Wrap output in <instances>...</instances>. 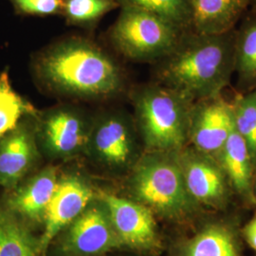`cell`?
<instances>
[{"mask_svg":"<svg viewBox=\"0 0 256 256\" xmlns=\"http://www.w3.org/2000/svg\"><path fill=\"white\" fill-rule=\"evenodd\" d=\"M236 30L222 34L186 32L162 60L160 84L192 101L221 94L234 74Z\"/></svg>","mask_w":256,"mask_h":256,"instance_id":"obj_1","label":"cell"},{"mask_svg":"<svg viewBox=\"0 0 256 256\" xmlns=\"http://www.w3.org/2000/svg\"><path fill=\"white\" fill-rule=\"evenodd\" d=\"M37 76L52 90L78 98H104L119 92V66L88 40L70 38L50 46L38 58Z\"/></svg>","mask_w":256,"mask_h":256,"instance_id":"obj_2","label":"cell"},{"mask_svg":"<svg viewBox=\"0 0 256 256\" xmlns=\"http://www.w3.org/2000/svg\"><path fill=\"white\" fill-rule=\"evenodd\" d=\"M192 104L180 92L162 84L136 92L135 124L147 151L176 152L188 146Z\"/></svg>","mask_w":256,"mask_h":256,"instance_id":"obj_3","label":"cell"},{"mask_svg":"<svg viewBox=\"0 0 256 256\" xmlns=\"http://www.w3.org/2000/svg\"><path fill=\"white\" fill-rule=\"evenodd\" d=\"M176 152L147 151L133 165L128 182L134 200L170 220L191 214L198 203L187 191Z\"/></svg>","mask_w":256,"mask_h":256,"instance_id":"obj_4","label":"cell"},{"mask_svg":"<svg viewBox=\"0 0 256 256\" xmlns=\"http://www.w3.org/2000/svg\"><path fill=\"white\" fill-rule=\"evenodd\" d=\"M185 34L153 12L124 6L111 30V39L128 58L155 61L162 60L174 52Z\"/></svg>","mask_w":256,"mask_h":256,"instance_id":"obj_5","label":"cell"},{"mask_svg":"<svg viewBox=\"0 0 256 256\" xmlns=\"http://www.w3.org/2000/svg\"><path fill=\"white\" fill-rule=\"evenodd\" d=\"M59 234L63 256H100L122 248L104 202L96 196Z\"/></svg>","mask_w":256,"mask_h":256,"instance_id":"obj_6","label":"cell"},{"mask_svg":"<svg viewBox=\"0 0 256 256\" xmlns=\"http://www.w3.org/2000/svg\"><path fill=\"white\" fill-rule=\"evenodd\" d=\"M97 196L108 209L122 248L138 252L162 248L154 212L146 205L106 191H99Z\"/></svg>","mask_w":256,"mask_h":256,"instance_id":"obj_7","label":"cell"},{"mask_svg":"<svg viewBox=\"0 0 256 256\" xmlns=\"http://www.w3.org/2000/svg\"><path fill=\"white\" fill-rule=\"evenodd\" d=\"M37 142L54 158H66L86 150L92 124L79 110L60 106L37 118Z\"/></svg>","mask_w":256,"mask_h":256,"instance_id":"obj_8","label":"cell"},{"mask_svg":"<svg viewBox=\"0 0 256 256\" xmlns=\"http://www.w3.org/2000/svg\"><path fill=\"white\" fill-rule=\"evenodd\" d=\"M234 128L232 102L222 93L194 102L188 130L191 147L214 158Z\"/></svg>","mask_w":256,"mask_h":256,"instance_id":"obj_9","label":"cell"},{"mask_svg":"<svg viewBox=\"0 0 256 256\" xmlns=\"http://www.w3.org/2000/svg\"><path fill=\"white\" fill-rule=\"evenodd\" d=\"M176 158L194 200L212 208L224 207L230 185L218 160L188 146L176 152Z\"/></svg>","mask_w":256,"mask_h":256,"instance_id":"obj_10","label":"cell"},{"mask_svg":"<svg viewBox=\"0 0 256 256\" xmlns=\"http://www.w3.org/2000/svg\"><path fill=\"white\" fill-rule=\"evenodd\" d=\"M86 150L111 169H124L136 155L135 129L126 115L110 113L92 124Z\"/></svg>","mask_w":256,"mask_h":256,"instance_id":"obj_11","label":"cell"},{"mask_svg":"<svg viewBox=\"0 0 256 256\" xmlns=\"http://www.w3.org/2000/svg\"><path fill=\"white\" fill-rule=\"evenodd\" d=\"M94 198V192L88 182L78 174L59 176L54 196L46 209L44 232L39 239L41 256L48 248Z\"/></svg>","mask_w":256,"mask_h":256,"instance_id":"obj_12","label":"cell"},{"mask_svg":"<svg viewBox=\"0 0 256 256\" xmlns=\"http://www.w3.org/2000/svg\"><path fill=\"white\" fill-rule=\"evenodd\" d=\"M34 116L0 138V185L9 191L25 178L38 158L36 124L28 120Z\"/></svg>","mask_w":256,"mask_h":256,"instance_id":"obj_13","label":"cell"},{"mask_svg":"<svg viewBox=\"0 0 256 256\" xmlns=\"http://www.w3.org/2000/svg\"><path fill=\"white\" fill-rule=\"evenodd\" d=\"M58 180L57 169L48 166L10 190L4 207L25 224L44 222Z\"/></svg>","mask_w":256,"mask_h":256,"instance_id":"obj_14","label":"cell"},{"mask_svg":"<svg viewBox=\"0 0 256 256\" xmlns=\"http://www.w3.org/2000/svg\"><path fill=\"white\" fill-rule=\"evenodd\" d=\"M250 0H191L192 32L200 34H222L234 27Z\"/></svg>","mask_w":256,"mask_h":256,"instance_id":"obj_15","label":"cell"},{"mask_svg":"<svg viewBox=\"0 0 256 256\" xmlns=\"http://www.w3.org/2000/svg\"><path fill=\"white\" fill-rule=\"evenodd\" d=\"M227 176L230 188L248 202H256L254 194L256 164L244 138L234 128L216 158Z\"/></svg>","mask_w":256,"mask_h":256,"instance_id":"obj_16","label":"cell"},{"mask_svg":"<svg viewBox=\"0 0 256 256\" xmlns=\"http://www.w3.org/2000/svg\"><path fill=\"white\" fill-rule=\"evenodd\" d=\"M234 72L240 88L256 90V12H252L236 30Z\"/></svg>","mask_w":256,"mask_h":256,"instance_id":"obj_17","label":"cell"},{"mask_svg":"<svg viewBox=\"0 0 256 256\" xmlns=\"http://www.w3.org/2000/svg\"><path fill=\"white\" fill-rule=\"evenodd\" d=\"M0 256H42L39 240L5 207L0 208Z\"/></svg>","mask_w":256,"mask_h":256,"instance_id":"obj_18","label":"cell"},{"mask_svg":"<svg viewBox=\"0 0 256 256\" xmlns=\"http://www.w3.org/2000/svg\"><path fill=\"white\" fill-rule=\"evenodd\" d=\"M182 256H240L234 234L221 224H210L183 248Z\"/></svg>","mask_w":256,"mask_h":256,"instance_id":"obj_19","label":"cell"},{"mask_svg":"<svg viewBox=\"0 0 256 256\" xmlns=\"http://www.w3.org/2000/svg\"><path fill=\"white\" fill-rule=\"evenodd\" d=\"M36 115L34 106L24 100L12 86L9 74H0V138L18 128L30 116Z\"/></svg>","mask_w":256,"mask_h":256,"instance_id":"obj_20","label":"cell"},{"mask_svg":"<svg viewBox=\"0 0 256 256\" xmlns=\"http://www.w3.org/2000/svg\"><path fill=\"white\" fill-rule=\"evenodd\" d=\"M120 7L146 10L174 24L183 32H192L191 0H116Z\"/></svg>","mask_w":256,"mask_h":256,"instance_id":"obj_21","label":"cell"},{"mask_svg":"<svg viewBox=\"0 0 256 256\" xmlns=\"http://www.w3.org/2000/svg\"><path fill=\"white\" fill-rule=\"evenodd\" d=\"M232 102L234 128L246 142L256 166V90L239 93Z\"/></svg>","mask_w":256,"mask_h":256,"instance_id":"obj_22","label":"cell"},{"mask_svg":"<svg viewBox=\"0 0 256 256\" xmlns=\"http://www.w3.org/2000/svg\"><path fill=\"white\" fill-rule=\"evenodd\" d=\"M120 7L116 0H64L62 14L75 25H88Z\"/></svg>","mask_w":256,"mask_h":256,"instance_id":"obj_23","label":"cell"},{"mask_svg":"<svg viewBox=\"0 0 256 256\" xmlns=\"http://www.w3.org/2000/svg\"><path fill=\"white\" fill-rule=\"evenodd\" d=\"M19 14L46 16L63 12L64 0H9Z\"/></svg>","mask_w":256,"mask_h":256,"instance_id":"obj_24","label":"cell"},{"mask_svg":"<svg viewBox=\"0 0 256 256\" xmlns=\"http://www.w3.org/2000/svg\"><path fill=\"white\" fill-rule=\"evenodd\" d=\"M243 232L248 244L256 250V216L248 223Z\"/></svg>","mask_w":256,"mask_h":256,"instance_id":"obj_25","label":"cell"},{"mask_svg":"<svg viewBox=\"0 0 256 256\" xmlns=\"http://www.w3.org/2000/svg\"><path fill=\"white\" fill-rule=\"evenodd\" d=\"M254 194L256 200V170H254Z\"/></svg>","mask_w":256,"mask_h":256,"instance_id":"obj_26","label":"cell"},{"mask_svg":"<svg viewBox=\"0 0 256 256\" xmlns=\"http://www.w3.org/2000/svg\"><path fill=\"white\" fill-rule=\"evenodd\" d=\"M252 1V10L256 12V0H250Z\"/></svg>","mask_w":256,"mask_h":256,"instance_id":"obj_27","label":"cell"}]
</instances>
